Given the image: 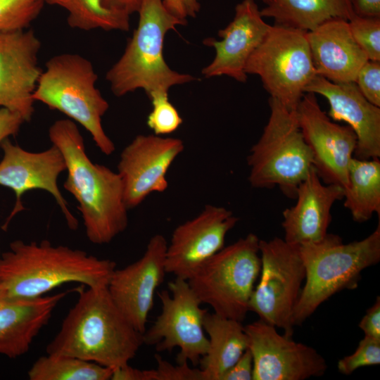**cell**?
Segmentation results:
<instances>
[{"instance_id":"obj_41","label":"cell","mask_w":380,"mask_h":380,"mask_svg":"<svg viewBox=\"0 0 380 380\" xmlns=\"http://www.w3.org/2000/svg\"><path fill=\"white\" fill-rule=\"evenodd\" d=\"M142 1L143 0H103V5L107 8L129 15L138 12Z\"/></svg>"},{"instance_id":"obj_42","label":"cell","mask_w":380,"mask_h":380,"mask_svg":"<svg viewBox=\"0 0 380 380\" xmlns=\"http://www.w3.org/2000/svg\"><path fill=\"white\" fill-rule=\"evenodd\" d=\"M266 5L270 4L273 0H262Z\"/></svg>"},{"instance_id":"obj_28","label":"cell","mask_w":380,"mask_h":380,"mask_svg":"<svg viewBox=\"0 0 380 380\" xmlns=\"http://www.w3.org/2000/svg\"><path fill=\"white\" fill-rule=\"evenodd\" d=\"M113 369L78 357L51 355L39 357L27 372L30 380H111Z\"/></svg>"},{"instance_id":"obj_12","label":"cell","mask_w":380,"mask_h":380,"mask_svg":"<svg viewBox=\"0 0 380 380\" xmlns=\"http://www.w3.org/2000/svg\"><path fill=\"white\" fill-rule=\"evenodd\" d=\"M0 147L4 153L0 161V185L11 189L15 195V205L2 229L6 230L13 217L25 210L22 203L23 194L40 189L54 198L70 229H77L78 221L69 210L58 186L59 175L66 170L61 151L52 144L45 151L30 152L13 144L8 138L2 141Z\"/></svg>"},{"instance_id":"obj_15","label":"cell","mask_w":380,"mask_h":380,"mask_svg":"<svg viewBox=\"0 0 380 380\" xmlns=\"http://www.w3.org/2000/svg\"><path fill=\"white\" fill-rule=\"evenodd\" d=\"M182 140L156 134H139L122 151L118 164L124 199L129 210L140 205L151 194L168 187L167 171L183 152Z\"/></svg>"},{"instance_id":"obj_30","label":"cell","mask_w":380,"mask_h":380,"mask_svg":"<svg viewBox=\"0 0 380 380\" xmlns=\"http://www.w3.org/2000/svg\"><path fill=\"white\" fill-rule=\"evenodd\" d=\"M152 110L146 123L154 134L161 136L176 131L183 120L177 108L169 101L168 94H159L149 99Z\"/></svg>"},{"instance_id":"obj_21","label":"cell","mask_w":380,"mask_h":380,"mask_svg":"<svg viewBox=\"0 0 380 380\" xmlns=\"http://www.w3.org/2000/svg\"><path fill=\"white\" fill-rule=\"evenodd\" d=\"M343 195V187L324 184L312 167L297 188L296 204L282 213L284 239L293 245L323 239L331 221L332 206Z\"/></svg>"},{"instance_id":"obj_13","label":"cell","mask_w":380,"mask_h":380,"mask_svg":"<svg viewBox=\"0 0 380 380\" xmlns=\"http://www.w3.org/2000/svg\"><path fill=\"white\" fill-rule=\"evenodd\" d=\"M243 327L253 380H305L326 372L327 362L315 348L279 334L274 326L259 319Z\"/></svg>"},{"instance_id":"obj_1","label":"cell","mask_w":380,"mask_h":380,"mask_svg":"<svg viewBox=\"0 0 380 380\" xmlns=\"http://www.w3.org/2000/svg\"><path fill=\"white\" fill-rule=\"evenodd\" d=\"M49 137L64 158L68 176L63 187L78 203L87 237L94 244L111 242L129 222L120 176L90 160L73 120L55 121L49 129Z\"/></svg>"},{"instance_id":"obj_2","label":"cell","mask_w":380,"mask_h":380,"mask_svg":"<svg viewBox=\"0 0 380 380\" xmlns=\"http://www.w3.org/2000/svg\"><path fill=\"white\" fill-rule=\"evenodd\" d=\"M76 289L78 298L47 345V354L68 355L113 370L129 364L143 342L117 307L108 286Z\"/></svg>"},{"instance_id":"obj_37","label":"cell","mask_w":380,"mask_h":380,"mask_svg":"<svg viewBox=\"0 0 380 380\" xmlns=\"http://www.w3.org/2000/svg\"><path fill=\"white\" fill-rule=\"evenodd\" d=\"M25 122L17 113L6 108H0V145L11 136L16 135Z\"/></svg>"},{"instance_id":"obj_31","label":"cell","mask_w":380,"mask_h":380,"mask_svg":"<svg viewBox=\"0 0 380 380\" xmlns=\"http://www.w3.org/2000/svg\"><path fill=\"white\" fill-rule=\"evenodd\" d=\"M348 24L353 37L368 59L380 61V18L355 15Z\"/></svg>"},{"instance_id":"obj_7","label":"cell","mask_w":380,"mask_h":380,"mask_svg":"<svg viewBox=\"0 0 380 380\" xmlns=\"http://www.w3.org/2000/svg\"><path fill=\"white\" fill-rule=\"evenodd\" d=\"M270 113L259 140L247 157L251 186H276L287 197L296 198L299 184L313 167L312 152L300 129L295 110L270 98Z\"/></svg>"},{"instance_id":"obj_17","label":"cell","mask_w":380,"mask_h":380,"mask_svg":"<svg viewBox=\"0 0 380 380\" xmlns=\"http://www.w3.org/2000/svg\"><path fill=\"white\" fill-rule=\"evenodd\" d=\"M167 246L162 234L153 235L141 258L124 268L115 269L108 285L109 294L117 307L141 334L146 331L154 294L167 273Z\"/></svg>"},{"instance_id":"obj_34","label":"cell","mask_w":380,"mask_h":380,"mask_svg":"<svg viewBox=\"0 0 380 380\" xmlns=\"http://www.w3.org/2000/svg\"><path fill=\"white\" fill-rule=\"evenodd\" d=\"M155 359L157 368L151 369L152 380H205L200 368H191L186 362L175 366L159 355Z\"/></svg>"},{"instance_id":"obj_3","label":"cell","mask_w":380,"mask_h":380,"mask_svg":"<svg viewBox=\"0 0 380 380\" xmlns=\"http://www.w3.org/2000/svg\"><path fill=\"white\" fill-rule=\"evenodd\" d=\"M116 263L48 240L12 241L0 255V290L17 298H34L66 283L108 286Z\"/></svg>"},{"instance_id":"obj_6","label":"cell","mask_w":380,"mask_h":380,"mask_svg":"<svg viewBox=\"0 0 380 380\" xmlns=\"http://www.w3.org/2000/svg\"><path fill=\"white\" fill-rule=\"evenodd\" d=\"M97 79L92 63L86 58L77 53L58 54L46 61L32 96L34 101L81 125L101 152L110 156L115 144L102 125L109 103L96 87Z\"/></svg>"},{"instance_id":"obj_39","label":"cell","mask_w":380,"mask_h":380,"mask_svg":"<svg viewBox=\"0 0 380 380\" xmlns=\"http://www.w3.org/2000/svg\"><path fill=\"white\" fill-rule=\"evenodd\" d=\"M355 15L380 18V0H350Z\"/></svg>"},{"instance_id":"obj_16","label":"cell","mask_w":380,"mask_h":380,"mask_svg":"<svg viewBox=\"0 0 380 380\" xmlns=\"http://www.w3.org/2000/svg\"><path fill=\"white\" fill-rule=\"evenodd\" d=\"M239 220L224 207L207 205L198 215L178 225L167 246L166 272L188 280L224 247L227 233Z\"/></svg>"},{"instance_id":"obj_5","label":"cell","mask_w":380,"mask_h":380,"mask_svg":"<svg viewBox=\"0 0 380 380\" xmlns=\"http://www.w3.org/2000/svg\"><path fill=\"white\" fill-rule=\"evenodd\" d=\"M305 270V284L293 312L295 326L301 325L331 296L355 289L362 272L380 261V222L366 238L343 243L336 234L319 241L298 245Z\"/></svg>"},{"instance_id":"obj_9","label":"cell","mask_w":380,"mask_h":380,"mask_svg":"<svg viewBox=\"0 0 380 380\" xmlns=\"http://www.w3.org/2000/svg\"><path fill=\"white\" fill-rule=\"evenodd\" d=\"M307 31L274 24L249 57L245 72L260 77L270 98L296 110L317 75Z\"/></svg>"},{"instance_id":"obj_27","label":"cell","mask_w":380,"mask_h":380,"mask_svg":"<svg viewBox=\"0 0 380 380\" xmlns=\"http://www.w3.org/2000/svg\"><path fill=\"white\" fill-rule=\"evenodd\" d=\"M45 4L64 8L68 13L67 22L70 27L90 31L129 30L127 14L108 9L103 0H44Z\"/></svg>"},{"instance_id":"obj_20","label":"cell","mask_w":380,"mask_h":380,"mask_svg":"<svg viewBox=\"0 0 380 380\" xmlns=\"http://www.w3.org/2000/svg\"><path fill=\"white\" fill-rule=\"evenodd\" d=\"M306 92L323 96L329 103L328 116L346 122L353 129L357 137L354 157L379 158L380 107L367 101L354 82L334 83L317 75Z\"/></svg>"},{"instance_id":"obj_22","label":"cell","mask_w":380,"mask_h":380,"mask_svg":"<svg viewBox=\"0 0 380 380\" xmlns=\"http://www.w3.org/2000/svg\"><path fill=\"white\" fill-rule=\"evenodd\" d=\"M307 37L317 75L331 82H355L369 60L353 37L348 20H327L308 31Z\"/></svg>"},{"instance_id":"obj_29","label":"cell","mask_w":380,"mask_h":380,"mask_svg":"<svg viewBox=\"0 0 380 380\" xmlns=\"http://www.w3.org/2000/svg\"><path fill=\"white\" fill-rule=\"evenodd\" d=\"M44 4V0H0V32L27 29Z\"/></svg>"},{"instance_id":"obj_14","label":"cell","mask_w":380,"mask_h":380,"mask_svg":"<svg viewBox=\"0 0 380 380\" xmlns=\"http://www.w3.org/2000/svg\"><path fill=\"white\" fill-rule=\"evenodd\" d=\"M295 112L318 176L324 184H336L344 189L349 164L357 148L355 133L348 125L333 122L321 109L313 93L303 94Z\"/></svg>"},{"instance_id":"obj_23","label":"cell","mask_w":380,"mask_h":380,"mask_svg":"<svg viewBox=\"0 0 380 380\" xmlns=\"http://www.w3.org/2000/svg\"><path fill=\"white\" fill-rule=\"evenodd\" d=\"M67 293L17 298L0 290V355L16 358L25 354Z\"/></svg>"},{"instance_id":"obj_24","label":"cell","mask_w":380,"mask_h":380,"mask_svg":"<svg viewBox=\"0 0 380 380\" xmlns=\"http://www.w3.org/2000/svg\"><path fill=\"white\" fill-rule=\"evenodd\" d=\"M203 328L209 346L199 361V368L205 380H220L248 348L244 327L239 321L208 312L203 318Z\"/></svg>"},{"instance_id":"obj_18","label":"cell","mask_w":380,"mask_h":380,"mask_svg":"<svg viewBox=\"0 0 380 380\" xmlns=\"http://www.w3.org/2000/svg\"><path fill=\"white\" fill-rule=\"evenodd\" d=\"M41 42L32 30L0 32V108L18 113L25 122L34 112L33 93L42 72Z\"/></svg>"},{"instance_id":"obj_19","label":"cell","mask_w":380,"mask_h":380,"mask_svg":"<svg viewBox=\"0 0 380 380\" xmlns=\"http://www.w3.org/2000/svg\"><path fill=\"white\" fill-rule=\"evenodd\" d=\"M263 18L254 0L239 2L232 20L218 32L221 40L208 37L203 42L215 50L214 59L201 71L203 76L210 78L226 75L246 82V63L271 27Z\"/></svg>"},{"instance_id":"obj_36","label":"cell","mask_w":380,"mask_h":380,"mask_svg":"<svg viewBox=\"0 0 380 380\" xmlns=\"http://www.w3.org/2000/svg\"><path fill=\"white\" fill-rule=\"evenodd\" d=\"M359 327L365 336L380 339V298L377 296L372 306L367 309L366 314L359 323Z\"/></svg>"},{"instance_id":"obj_32","label":"cell","mask_w":380,"mask_h":380,"mask_svg":"<svg viewBox=\"0 0 380 380\" xmlns=\"http://www.w3.org/2000/svg\"><path fill=\"white\" fill-rule=\"evenodd\" d=\"M379 364L380 339L365 336L353 353L338 361L337 368L341 374L349 375L358 368Z\"/></svg>"},{"instance_id":"obj_25","label":"cell","mask_w":380,"mask_h":380,"mask_svg":"<svg viewBox=\"0 0 380 380\" xmlns=\"http://www.w3.org/2000/svg\"><path fill=\"white\" fill-rule=\"evenodd\" d=\"M260 13L274 24L307 32L327 20H349L355 15L350 0H273Z\"/></svg>"},{"instance_id":"obj_26","label":"cell","mask_w":380,"mask_h":380,"mask_svg":"<svg viewBox=\"0 0 380 380\" xmlns=\"http://www.w3.org/2000/svg\"><path fill=\"white\" fill-rule=\"evenodd\" d=\"M344 206L354 221L364 222L374 213L380 217V161L353 157L344 188Z\"/></svg>"},{"instance_id":"obj_35","label":"cell","mask_w":380,"mask_h":380,"mask_svg":"<svg viewBox=\"0 0 380 380\" xmlns=\"http://www.w3.org/2000/svg\"><path fill=\"white\" fill-rule=\"evenodd\" d=\"M253 364L247 348L240 358L222 376L220 380H253Z\"/></svg>"},{"instance_id":"obj_40","label":"cell","mask_w":380,"mask_h":380,"mask_svg":"<svg viewBox=\"0 0 380 380\" xmlns=\"http://www.w3.org/2000/svg\"><path fill=\"white\" fill-rule=\"evenodd\" d=\"M111 380H149V370H141L128 365L113 370Z\"/></svg>"},{"instance_id":"obj_33","label":"cell","mask_w":380,"mask_h":380,"mask_svg":"<svg viewBox=\"0 0 380 380\" xmlns=\"http://www.w3.org/2000/svg\"><path fill=\"white\" fill-rule=\"evenodd\" d=\"M355 83L367 101L380 107V61L368 60L359 70Z\"/></svg>"},{"instance_id":"obj_4","label":"cell","mask_w":380,"mask_h":380,"mask_svg":"<svg viewBox=\"0 0 380 380\" xmlns=\"http://www.w3.org/2000/svg\"><path fill=\"white\" fill-rule=\"evenodd\" d=\"M137 28L118 61L108 70L106 79L113 94L122 96L143 89L150 99L196 80L193 75L172 70L163 56L166 34L182 20L170 13L163 0H143Z\"/></svg>"},{"instance_id":"obj_8","label":"cell","mask_w":380,"mask_h":380,"mask_svg":"<svg viewBox=\"0 0 380 380\" xmlns=\"http://www.w3.org/2000/svg\"><path fill=\"white\" fill-rule=\"evenodd\" d=\"M260 239L250 233L203 263L187 280L201 303L242 322L261 270Z\"/></svg>"},{"instance_id":"obj_10","label":"cell","mask_w":380,"mask_h":380,"mask_svg":"<svg viewBox=\"0 0 380 380\" xmlns=\"http://www.w3.org/2000/svg\"><path fill=\"white\" fill-rule=\"evenodd\" d=\"M261 270L259 282L252 293L248 311L260 319L282 329L292 338L293 310L305 279V270L298 245L274 237L260 239Z\"/></svg>"},{"instance_id":"obj_11","label":"cell","mask_w":380,"mask_h":380,"mask_svg":"<svg viewBox=\"0 0 380 380\" xmlns=\"http://www.w3.org/2000/svg\"><path fill=\"white\" fill-rule=\"evenodd\" d=\"M168 286L171 295L166 290L158 293L162 310L143 333L144 344L154 346L158 352H171L177 347V364L190 362L198 366L209 346L203 328L208 310L201 308L202 303L187 280L175 277Z\"/></svg>"},{"instance_id":"obj_38","label":"cell","mask_w":380,"mask_h":380,"mask_svg":"<svg viewBox=\"0 0 380 380\" xmlns=\"http://www.w3.org/2000/svg\"><path fill=\"white\" fill-rule=\"evenodd\" d=\"M167 11L177 18L186 21L194 18L200 10V0H163Z\"/></svg>"}]
</instances>
